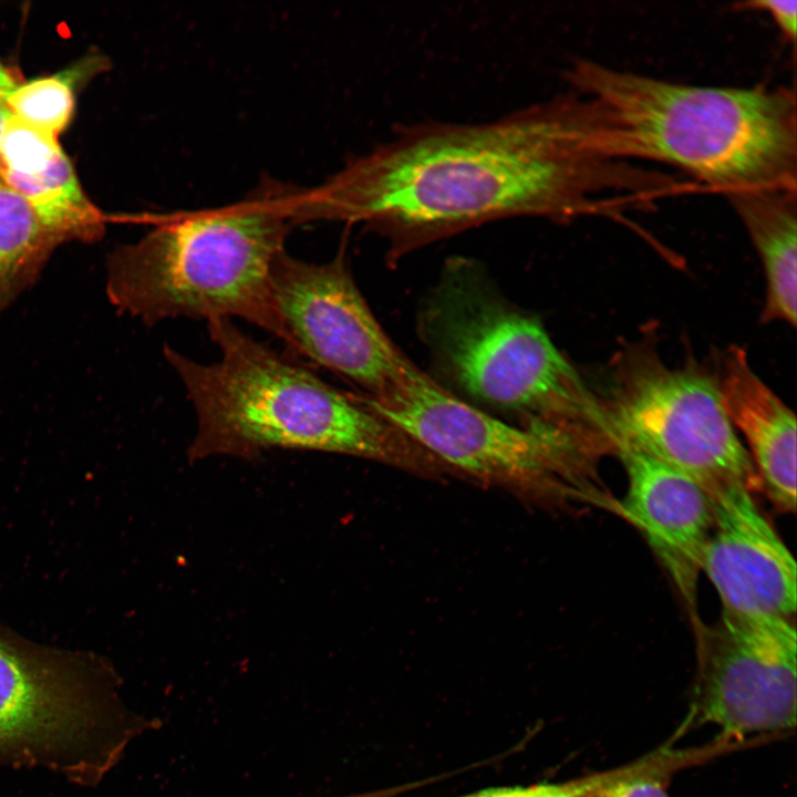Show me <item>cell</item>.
<instances>
[{
	"label": "cell",
	"mask_w": 797,
	"mask_h": 797,
	"mask_svg": "<svg viewBox=\"0 0 797 797\" xmlns=\"http://www.w3.org/2000/svg\"><path fill=\"white\" fill-rule=\"evenodd\" d=\"M743 8L760 10L769 14L788 41H795L797 1L796 0H756L741 3Z\"/></svg>",
	"instance_id": "ffe728a7"
},
{
	"label": "cell",
	"mask_w": 797,
	"mask_h": 797,
	"mask_svg": "<svg viewBox=\"0 0 797 797\" xmlns=\"http://www.w3.org/2000/svg\"><path fill=\"white\" fill-rule=\"evenodd\" d=\"M666 187L664 173L620 156L597 101L566 93L484 123L404 127L301 188L296 220L360 222L401 255L503 218L646 209Z\"/></svg>",
	"instance_id": "6da1fadb"
},
{
	"label": "cell",
	"mask_w": 797,
	"mask_h": 797,
	"mask_svg": "<svg viewBox=\"0 0 797 797\" xmlns=\"http://www.w3.org/2000/svg\"><path fill=\"white\" fill-rule=\"evenodd\" d=\"M108 68L110 60L105 54L90 52L59 72L22 80L4 104L13 117L58 137L73 117L77 91Z\"/></svg>",
	"instance_id": "e0dca14e"
},
{
	"label": "cell",
	"mask_w": 797,
	"mask_h": 797,
	"mask_svg": "<svg viewBox=\"0 0 797 797\" xmlns=\"http://www.w3.org/2000/svg\"><path fill=\"white\" fill-rule=\"evenodd\" d=\"M220 350L197 362L170 345L164 355L192 402L197 428L188 459H256L270 448L362 457L431 473L439 463L362 398L331 386L309 369L255 340L231 320L207 322Z\"/></svg>",
	"instance_id": "7a4b0ae2"
},
{
	"label": "cell",
	"mask_w": 797,
	"mask_h": 797,
	"mask_svg": "<svg viewBox=\"0 0 797 797\" xmlns=\"http://www.w3.org/2000/svg\"><path fill=\"white\" fill-rule=\"evenodd\" d=\"M726 198L756 249L766 278L762 322L796 325L797 190L755 189Z\"/></svg>",
	"instance_id": "9a60e30c"
},
{
	"label": "cell",
	"mask_w": 797,
	"mask_h": 797,
	"mask_svg": "<svg viewBox=\"0 0 797 797\" xmlns=\"http://www.w3.org/2000/svg\"><path fill=\"white\" fill-rule=\"evenodd\" d=\"M363 401L441 464L521 490L568 487L603 448L591 433L497 418L448 392L413 362L391 391Z\"/></svg>",
	"instance_id": "ba28073f"
},
{
	"label": "cell",
	"mask_w": 797,
	"mask_h": 797,
	"mask_svg": "<svg viewBox=\"0 0 797 797\" xmlns=\"http://www.w3.org/2000/svg\"><path fill=\"white\" fill-rule=\"evenodd\" d=\"M612 449L640 451L696 480L711 495L759 487L752 459L723 407L716 380L693 362L666 364L643 340L613 359L598 397Z\"/></svg>",
	"instance_id": "52a82bcc"
},
{
	"label": "cell",
	"mask_w": 797,
	"mask_h": 797,
	"mask_svg": "<svg viewBox=\"0 0 797 797\" xmlns=\"http://www.w3.org/2000/svg\"><path fill=\"white\" fill-rule=\"evenodd\" d=\"M22 81L18 72L0 60V102L4 103L7 96Z\"/></svg>",
	"instance_id": "44dd1931"
},
{
	"label": "cell",
	"mask_w": 797,
	"mask_h": 797,
	"mask_svg": "<svg viewBox=\"0 0 797 797\" xmlns=\"http://www.w3.org/2000/svg\"><path fill=\"white\" fill-rule=\"evenodd\" d=\"M628 475L622 513L644 534L687 600L713 522L712 495L684 473L628 446H617Z\"/></svg>",
	"instance_id": "7c38bea8"
},
{
	"label": "cell",
	"mask_w": 797,
	"mask_h": 797,
	"mask_svg": "<svg viewBox=\"0 0 797 797\" xmlns=\"http://www.w3.org/2000/svg\"><path fill=\"white\" fill-rule=\"evenodd\" d=\"M272 293L293 351L379 397L398 384L410 365L377 322L339 253L312 263L281 252L271 273Z\"/></svg>",
	"instance_id": "30bf717a"
},
{
	"label": "cell",
	"mask_w": 797,
	"mask_h": 797,
	"mask_svg": "<svg viewBox=\"0 0 797 797\" xmlns=\"http://www.w3.org/2000/svg\"><path fill=\"white\" fill-rule=\"evenodd\" d=\"M797 634L788 619L723 611L701 636L690 723L720 735H782L796 726Z\"/></svg>",
	"instance_id": "9c48e42d"
},
{
	"label": "cell",
	"mask_w": 797,
	"mask_h": 797,
	"mask_svg": "<svg viewBox=\"0 0 797 797\" xmlns=\"http://www.w3.org/2000/svg\"><path fill=\"white\" fill-rule=\"evenodd\" d=\"M0 178L34 210L62 244L93 242L106 218L89 198L58 137L10 114L1 138Z\"/></svg>",
	"instance_id": "4fadbf2b"
},
{
	"label": "cell",
	"mask_w": 797,
	"mask_h": 797,
	"mask_svg": "<svg viewBox=\"0 0 797 797\" xmlns=\"http://www.w3.org/2000/svg\"><path fill=\"white\" fill-rule=\"evenodd\" d=\"M713 522L701 571L716 589L724 612L788 619L796 611V562L756 505L736 484L712 494Z\"/></svg>",
	"instance_id": "8fae6325"
},
{
	"label": "cell",
	"mask_w": 797,
	"mask_h": 797,
	"mask_svg": "<svg viewBox=\"0 0 797 797\" xmlns=\"http://www.w3.org/2000/svg\"><path fill=\"white\" fill-rule=\"evenodd\" d=\"M60 245L31 206L0 179V313L35 283Z\"/></svg>",
	"instance_id": "2e32d148"
},
{
	"label": "cell",
	"mask_w": 797,
	"mask_h": 797,
	"mask_svg": "<svg viewBox=\"0 0 797 797\" xmlns=\"http://www.w3.org/2000/svg\"><path fill=\"white\" fill-rule=\"evenodd\" d=\"M9 117H10V112H9V110L7 108V106H6L4 103H1V102H0V147H1L2 133H3L6 123H7V121H8ZM0 179H1V178H0Z\"/></svg>",
	"instance_id": "7402d4cb"
},
{
	"label": "cell",
	"mask_w": 797,
	"mask_h": 797,
	"mask_svg": "<svg viewBox=\"0 0 797 797\" xmlns=\"http://www.w3.org/2000/svg\"><path fill=\"white\" fill-rule=\"evenodd\" d=\"M300 188L263 177L238 201L186 213L116 247L106 267L111 303L147 325L236 318L284 342L271 273Z\"/></svg>",
	"instance_id": "277c9868"
},
{
	"label": "cell",
	"mask_w": 797,
	"mask_h": 797,
	"mask_svg": "<svg viewBox=\"0 0 797 797\" xmlns=\"http://www.w3.org/2000/svg\"><path fill=\"white\" fill-rule=\"evenodd\" d=\"M627 772L628 767L623 765L565 782L487 788L460 797H592L602 787L622 777Z\"/></svg>",
	"instance_id": "d6986e66"
},
{
	"label": "cell",
	"mask_w": 797,
	"mask_h": 797,
	"mask_svg": "<svg viewBox=\"0 0 797 797\" xmlns=\"http://www.w3.org/2000/svg\"><path fill=\"white\" fill-rule=\"evenodd\" d=\"M565 79L605 110L628 161L671 165L725 196L797 190L795 89L682 84L587 59Z\"/></svg>",
	"instance_id": "3957f363"
},
{
	"label": "cell",
	"mask_w": 797,
	"mask_h": 797,
	"mask_svg": "<svg viewBox=\"0 0 797 797\" xmlns=\"http://www.w3.org/2000/svg\"><path fill=\"white\" fill-rule=\"evenodd\" d=\"M725 752V745L718 739L701 747H663L641 757L635 769L609 783L592 797H670L665 782L674 772L707 762Z\"/></svg>",
	"instance_id": "ac0fdd59"
},
{
	"label": "cell",
	"mask_w": 797,
	"mask_h": 797,
	"mask_svg": "<svg viewBox=\"0 0 797 797\" xmlns=\"http://www.w3.org/2000/svg\"><path fill=\"white\" fill-rule=\"evenodd\" d=\"M422 320L444 371L479 402L521 425L603 428L599 398L539 320L505 301L469 267L442 276Z\"/></svg>",
	"instance_id": "5b68a950"
},
{
	"label": "cell",
	"mask_w": 797,
	"mask_h": 797,
	"mask_svg": "<svg viewBox=\"0 0 797 797\" xmlns=\"http://www.w3.org/2000/svg\"><path fill=\"white\" fill-rule=\"evenodd\" d=\"M153 726L126 707L105 665L0 636V766L93 784Z\"/></svg>",
	"instance_id": "8992f818"
},
{
	"label": "cell",
	"mask_w": 797,
	"mask_h": 797,
	"mask_svg": "<svg viewBox=\"0 0 797 797\" xmlns=\"http://www.w3.org/2000/svg\"><path fill=\"white\" fill-rule=\"evenodd\" d=\"M715 380L727 417L744 436L759 487L778 510L795 513V414L753 371L742 348L722 355Z\"/></svg>",
	"instance_id": "5bb4252c"
}]
</instances>
